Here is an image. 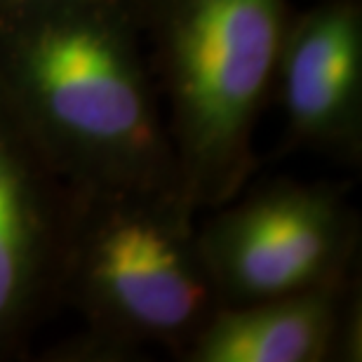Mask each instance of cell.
<instances>
[{"label": "cell", "mask_w": 362, "mask_h": 362, "mask_svg": "<svg viewBox=\"0 0 362 362\" xmlns=\"http://www.w3.org/2000/svg\"><path fill=\"white\" fill-rule=\"evenodd\" d=\"M151 71L186 205L230 202L252 170V136L278 71L285 0H148Z\"/></svg>", "instance_id": "7a4b0ae2"}, {"label": "cell", "mask_w": 362, "mask_h": 362, "mask_svg": "<svg viewBox=\"0 0 362 362\" xmlns=\"http://www.w3.org/2000/svg\"><path fill=\"white\" fill-rule=\"evenodd\" d=\"M341 280L273 299L216 306L184 349L193 362H322L351 339Z\"/></svg>", "instance_id": "8992f818"}, {"label": "cell", "mask_w": 362, "mask_h": 362, "mask_svg": "<svg viewBox=\"0 0 362 362\" xmlns=\"http://www.w3.org/2000/svg\"><path fill=\"white\" fill-rule=\"evenodd\" d=\"M198 247L219 306H235L339 282L353 221L329 188L278 184L214 214Z\"/></svg>", "instance_id": "277c9868"}, {"label": "cell", "mask_w": 362, "mask_h": 362, "mask_svg": "<svg viewBox=\"0 0 362 362\" xmlns=\"http://www.w3.org/2000/svg\"><path fill=\"white\" fill-rule=\"evenodd\" d=\"M57 264L85 317L115 341L181 349L219 306L179 188H74Z\"/></svg>", "instance_id": "3957f363"}, {"label": "cell", "mask_w": 362, "mask_h": 362, "mask_svg": "<svg viewBox=\"0 0 362 362\" xmlns=\"http://www.w3.org/2000/svg\"><path fill=\"white\" fill-rule=\"evenodd\" d=\"M0 3H7V0H0Z\"/></svg>", "instance_id": "ba28073f"}, {"label": "cell", "mask_w": 362, "mask_h": 362, "mask_svg": "<svg viewBox=\"0 0 362 362\" xmlns=\"http://www.w3.org/2000/svg\"><path fill=\"white\" fill-rule=\"evenodd\" d=\"M136 33L120 0L0 3V101L74 188H179Z\"/></svg>", "instance_id": "6da1fadb"}, {"label": "cell", "mask_w": 362, "mask_h": 362, "mask_svg": "<svg viewBox=\"0 0 362 362\" xmlns=\"http://www.w3.org/2000/svg\"><path fill=\"white\" fill-rule=\"evenodd\" d=\"M52 170L0 101V344L33 313L57 259Z\"/></svg>", "instance_id": "52a82bcc"}, {"label": "cell", "mask_w": 362, "mask_h": 362, "mask_svg": "<svg viewBox=\"0 0 362 362\" xmlns=\"http://www.w3.org/2000/svg\"><path fill=\"white\" fill-rule=\"evenodd\" d=\"M289 132L353 156L362 132V14L356 0H325L289 21L278 71Z\"/></svg>", "instance_id": "5b68a950"}]
</instances>
